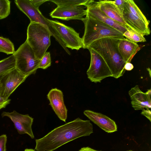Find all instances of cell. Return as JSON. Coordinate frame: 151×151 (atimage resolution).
Segmentation results:
<instances>
[{
    "mask_svg": "<svg viewBox=\"0 0 151 151\" xmlns=\"http://www.w3.org/2000/svg\"><path fill=\"white\" fill-rule=\"evenodd\" d=\"M52 35L43 25L30 22L27 31L26 41L33 50L36 58L40 60L50 45Z\"/></svg>",
    "mask_w": 151,
    "mask_h": 151,
    "instance_id": "cell-4",
    "label": "cell"
},
{
    "mask_svg": "<svg viewBox=\"0 0 151 151\" xmlns=\"http://www.w3.org/2000/svg\"><path fill=\"white\" fill-rule=\"evenodd\" d=\"M93 0H49L52 2L57 6V7L75 6H86Z\"/></svg>",
    "mask_w": 151,
    "mask_h": 151,
    "instance_id": "cell-19",
    "label": "cell"
},
{
    "mask_svg": "<svg viewBox=\"0 0 151 151\" xmlns=\"http://www.w3.org/2000/svg\"><path fill=\"white\" fill-rule=\"evenodd\" d=\"M32 5L35 8L39 9V8L40 5L42 4L49 0H29Z\"/></svg>",
    "mask_w": 151,
    "mask_h": 151,
    "instance_id": "cell-29",
    "label": "cell"
},
{
    "mask_svg": "<svg viewBox=\"0 0 151 151\" xmlns=\"http://www.w3.org/2000/svg\"><path fill=\"white\" fill-rule=\"evenodd\" d=\"M87 49L90 53L91 62L86 74L90 81L95 83H100L105 78L112 77L111 72L102 58L92 49Z\"/></svg>",
    "mask_w": 151,
    "mask_h": 151,
    "instance_id": "cell-7",
    "label": "cell"
},
{
    "mask_svg": "<svg viewBox=\"0 0 151 151\" xmlns=\"http://www.w3.org/2000/svg\"><path fill=\"white\" fill-rule=\"evenodd\" d=\"M132 151V150H127V151Z\"/></svg>",
    "mask_w": 151,
    "mask_h": 151,
    "instance_id": "cell-35",
    "label": "cell"
},
{
    "mask_svg": "<svg viewBox=\"0 0 151 151\" xmlns=\"http://www.w3.org/2000/svg\"><path fill=\"white\" fill-rule=\"evenodd\" d=\"M124 6L131 12L147 24H149L150 21L147 20L141 10L133 0H125Z\"/></svg>",
    "mask_w": 151,
    "mask_h": 151,
    "instance_id": "cell-20",
    "label": "cell"
},
{
    "mask_svg": "<svg viewBox=\"0 0 151 151\" xmlns=\"http://www.w3.org/2000/svg\"><path fill=\"white\" fill-rule=\"evenodd\" d=\"M93 132L89 120L78 118L58 127L41 138L36 139L37 151H53L62 145L81 137L89 136Z\"/></svg>",
    "mask_w": 151,
    "mask_h": 151,
    "instance_id": "cell-1",
    "label": "cell"
},
{
    "mask_svg": "<svg viewBox=\"0 0 151 151\" xmlns=\"http://www.w3.org/2000/svg\"><path fill=\"white\" fill-rule=\"evenodd\" d=\"M96 2L100 10L106 16L120 24L128 30H133L125 22L122 15L115 5L104 0H100Z\"/></svg>",
    "mask_w": 151,
    "mask_h": 151,
    "instance_id": "cell-17",
    "label": "cell"
},
{
    "mask_svg": "<svg viewBox=\"0 0 151 151\" xmlns=\"http://www.w3.org/2000/svg\"><path fill=\"white\" fill-rule=\"evenodd\" d=\"M84 114L100 128L108 133L117 131V126L114 121L101 113L90 110H86Z\"/></svg>",
    "mask_w": 151,
    "mask_h": 151,
    "instance_id": "cell-15",
    "label": "cell"
},
{
    "mask_svg": "<svg viewBox=\"0 0 151 151\" xmlns=\"http://www.w3.org/2000/svg\"><path fill=\"white\" fill-rule=\"evenodd\" d=\"M118 48L121 55L126 63L131 62L133 56L139 50V46L137 43L124 38L120 39Z\"/></svg>",
    "mask_w": 151,
    "mask_h": 151,
    "instance_id": "cell-18",
    "label": "cell"
},
{
    "mask_svg": "<svg viewBox=\"0 0 151 151\" xmlns=\"http://www.w3.org/2000/svg\"><path fill=\"white\" fill-rule=\"evenodd\" d=\"M123 35L126 39L135 42L146 41L143 35L133 30H127Z\"/></svg>",
    "mask_w": 151,
    "mask_h": 151,
    "instance_id": "cell-23",
    "label": "cell"
},
{
    "mask_svg": "<svg viewBox=\"0 0 151 151\" xmlns=\"http://www.w3.org/2000/svg\"><path fill=\"white\" fill-rule=\"evenodd\" d=\"M132 106L135 110L149 109L151 108V90L144 93L136 85L129 91Z\"/></svg>",
    "mask_w": 151,
    "mask_h": 151,
    "instance_id": "cell-12",
    "label": "cell"
},
{
    "mask_svg": "<svg viewBox=\"0 0 151 151\" xmlns=\"http://www.w3.org/2000/svg\"><path fill=\"white\" fill-rule=\"evenodd\" d=\"M7 136L6 134L0 136V151H6Z\"/></svg>",
    "mask_w": 151,
    "mask_h": 151,
    "instance_id": "cell-27",
    "label": "cell"
},
{
    "mask_svg": "<svg viewBox=\"0 0 151 151\" xmlns=\"http://www.w3.org/2000/svg\"><path fill=\"white\" fill-rule=\"evenodd\" d=\"M27 77L16 68L6 72L0 80V96L8 99Z\"/></svg>",
    "mask_w": 151,
    "mask_h": 151,
    "instance_id": "cell-9",
    "label": "cell"
},
{
    "mask_svg": "<svg viewBox=\"0 0 151 151\" xmlns=\"http://www.w3.org/2000/svg\"><path fill=\"white\" fill-rule=\"evenodd\" d=\"M82 21L85 26L84 33L82 38L83 49H87L91 44L100 39L125 38L119 31L95 18L86 15Z\"/></svg>",
    "mask_w": 151,
    "mask_h": 151,
    "instance_id": "cell-3",
    "label": "cell"
},
{
    "mask_svg": "<svg viewBox=\"0 0 151 151\" xmlns=\"http://www.w3.org/2000/svg\"><path fill=\"white\" fill-rule=\"evenodd\" d=\"M122 38L106 37L96 40L88 47L99 55L109 68L112 76L117 79L122 76L126 70V63L121 55L118 48Z\"/></svg>",
    "mask_w": 151,
    "mask_h": 151,
    "instance_id": "cell-2",
    "label": "cell"
},
{
    "mask_svg": "<svg viewBox=\"0 0 151 151\" xmlns=\"http://www.w3.org/2000/svg\"><path fill=\"white\" fill-rule=\"evenodd\" d=\"M11 100L0 96V110L5 108L10 103Z\"/></svg>",
    "mask_w": 151,
    "mask_h": 151,
    "instance_id": "cell-28",
    "label": "cell"
},
{
    "mask_svg": "<svg viewBox=\"0 0 151 151\" xmlns=\"http://www.w3.org/2000/svg\"><path fill=\"white\" fill-rule=\"evenodd\" d=\"M142 110L141 114L146 117L151 122V111L149 109H144Z\"/></svg>",
    "mask_w": 151,
    "mask_h": 151,
    "instance_id": "cell-30",
    "label": "cell"
},
{
    "mask_svg": "<svg viewBox=\"0 0 151 151\" xmlns=\"http://www.w3.org/2000/svg\"><path fill=\"white\" fill-rule=\"evenodd\" d=\"M15 64L13 54L0 61V80L4 74L15 68Z\"/></svg>",
    "mask_w": 151,
    "mask_h": 151,
    "instance_id": "cell-21",
    "label": "cell"
},
{
    "mask_svg": "<svg viewBox=\"0 0 151 151\" xmlns=\"http://www.w3.org/2000/svg\"><path fill=\"white\" fill-rule=\"evenodd\" d=\"M14 2L18 8L29 18L30 22H35L43 25L50 32L53 36L69 55L70 51L66 47L55 28L49 22L39 11L33 6L29 0H15Z\"/></svg>",
    "mask_w": 151,
    "mask_h": 151,
    "instance_id": "cell-6",
    "label": "cell"
},
{
    "mask_svg": "<svg viewBox=\"0 0 151 151\" xmlns=\"http://www.w3.org/2000/svg\"><path fill=\"white\" fill-rule=\"evenodd\" d=\"M24 151H35L34 150H33L32 149H26L24 150Z\"/></svg>",
    "mask_w": 151,
    "mask_h": 151,
    "instance_id": "cell-34",
    "label": "cell"
},
{
    "mask_svg": "<svg viewBox=\"0 0 151 151\" xmlns=\"http://www.w3.org/2000/svg\"><path fill=\"white\" fill-rule=\"evenodd\" d=\"M79 151H101L96 150L89 147H83Z\"/></svg>",
    "mask_w": 151,
    "mask_h": 151,
    "instance_id": "cell-32",
    "label": "cell"
},
{
    "mask_svg": "<svg viewBox=\"0 0 151 151\" xmlns=\"http://www.w3.org/2000/svg\"><path fill=\"white\" fill-rule=\"evenodd\" d=\"M1 116L11 119L19 134H27L32 139L34 138L32 129L33 119L28 114H22L14 110L11 112H3Z\"/></svg>",
    "mask_w": 151,
    "mask_h": 151,
    "instance_id": "cell-10",
    "label": "cell"
},
{
    "mask_svg": "<svg viewBox=\"0 0 151 151\" xmlns=\"http://www.w3.org/2000/svg\"><path fill=\"white\" fill-rule=\"evenodd\" d=\"M50 104L58 117L65 122L67 117V109L64 103L63 92L56 88L50 90L47 95Z\"/></svg>",
    "mask_w": 151,
    "mask_h": 151,
    "instance_id": "cell-13",
    "label": "cell"
},
{
    "mask_svg": "<svg viewBox=\"0 0 151 151\" xmlns=\"http://www.w3.org/2000/svg\"><path fill=\"white\" fill-rule=\"evenodd\" d=\"M134 66L130 62L126 63L124 65V68L125 70L130 71L133 69Z\"/></svg>",
    "mask_w": 151,
    "mask_h": 151,
    "instance_id": "cell-31",
    "label": "cell"
},
{
    "mask_svg": "<svg viewBox=\"0 0 151 151\" xmlns=\"http://www.w3.org/2000/svg\"><path fill=\"white\" fill-rule=\"evenodd\" d=\"M86 8L87 14L86 15L104 22L122 34L128 30L127 28L111 19L101 12L97 6L96 2L94 0L89 3Z\"/></svg>",
    "mask_w": 151,
    "mask_h": 151,
    "instance_id": "cell-14",
    "label": "cell"
},
{
    "mask_svg": "<svg viewBox=\"0 0 151 151\" xmlns=\"http://www.w3.org/2000/svg\"><path fill=\"white\" fill-rule=\"evenodd\" d=\"M48 21L58 32L67 48L78 50L83 47L82 38L73 28L57 20L48 19Z\"/></svg>",
    "mask_w": 151,
    "mask_h": 151,
    "instance_id": "cell-8",
    "label": "cell"
},
{
    "mask_svg": "<svg viewBox=\"0 0 151 151\" xmlns=\"http://www.w3.org/2000/svg\"><path fill=\"white\" fill-rule=\"evenodd\" d=\"M13 54L15 59V68L21 73L28 77L35 73L40 60L36 58L26 40Z\"/></svg>",
    "mask_w": 151,
    "mask_h": 151,
    "instance_id": "cell-5",
    "label": "cell"
},
{
    "mask_svg": "<svg viewBox=\"0 0 151 151\" xmlns=\"http://www.w3.org/2000/svg\"><path fill=\"white\" fill-rule=\"evenodd\" d=\"M51 65V60L50 52H46L40 59L39 64L38 68L45 69Z\"/></svg>",
    "mask_w": 151,
    "mask_h": 151,
    "instance_id": "cell-25",
    "label": "cell"
},
{
    "mask_svg": "<svg viewBox=\"0 0 151 151\" xmlns=\"http://www.w3.org/2000/svg\"><path fill=\"white\" fill-rule=\"evenodd\" d=\"M15 51L14 45L10 40L0 37V52L12 55Z\"/></svg>",
    "mask_w": 151,
    "mask_h": 151,
    "instance_id": "cell-22",
    "label": "cell"
},
{
    "mask_svg": "<svg viewBox=\"0 0 151 151\" xmlns=\"http://www.w3.org/2000/svg\"><path fill=\"white\" fill-rule=\"evenodd\" d=\"M122 16L125 22L134 31L143 36L150 34L149 24L132 14L124 5Z\"/></svg>",
    "mask_w": 151,
    "mask_h": 151,
    "instance_id": "cell-16",
    "label": "cell"
},
{
    "mask_svg": "<svg viewBox=\"0 0 151 151\" xmlns=\"http://www.w3.org/2000/svg\"><path fill=\"white\" fill-rule=\"evenodd\" d=\"M10 3L9 0H0V19L6 18L10 14Z\"/></svg>",
    "mask_w": 151,
    "mask_h": 151,
    "instance_id": "cell-24",
    "label": "cell"
},
{
    "mask_svg": "<svg viewBox=\"0 0 151 151\" xmlns=\"http://www.w3.org/2000/svg\"><path fill=\"white\" fill-rule=\"evenodd\" d=\"M147 70L148 71L150 77H151V70L149 68H147Z\"/></svg>",
    "mask_w": 151,
    "mask_h": 151,
    "instance_id": "cell-33",
    "label": "cell"
},
{
    "mask_svg": "<svg viewBox=\"0 0 151 151\" xmlns=\"http://www.w3.org/2000/svg\"><path fill=\"white\" fill-rule=\"evenodd\" d=\"M104 1L113 4L115 5L122 15L124 9V4L125 0H116L115 1L104 0Z\"/></svg>",
    "mask_w": 151,
    "mask_h": 151,
    "instance_id": "cell-26",
    "label": "cell"
},
{
    "mask_svg": "<svg viewBox=\"0 0 151 151\" xmlns=\"http://www.w3.org/2000/svg\"><path fill=\"white\" fill-rule=\"evenodd\" d=\"M86 7L81 5L75 6L57 7L50 13L52 18L65 20L78 19L82 21L83 17L87 14Z\"/></svg>",
    "mask_w": 151,
    "mask_h": 151,
    "instance_id": "cell-11",
    "label": "cell"
}]
</instances>
